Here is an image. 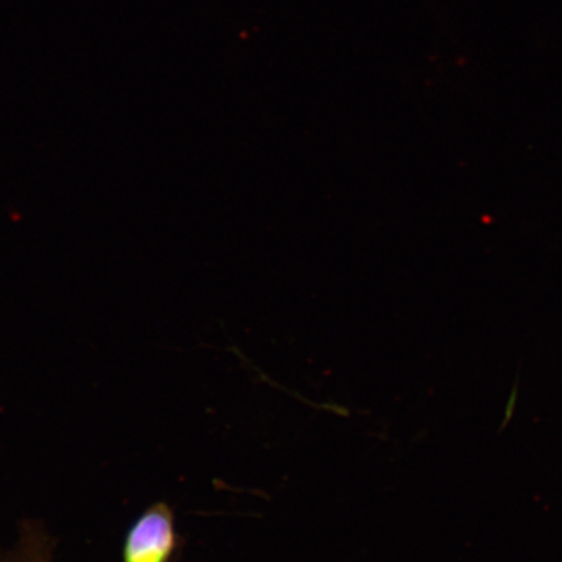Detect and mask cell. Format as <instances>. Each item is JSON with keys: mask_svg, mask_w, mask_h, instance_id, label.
<instances>
[{"mask_svg": "<svg viewBox=\"0 0 562 562\" xmlns=\"http://www.w3.org/2000/svg\"><path fill=\"white\" fill-rule=\"evenodd\" d=\"M181 546L173 509L165 502L154 503L126 532L123 562H173Z\"/></svg>", "mask_w": 562, "mask_h": 562, "instance_id": "1", "label": "cell"}, {"mask_svg": "<svg viewBox=\"0 0 562 562\" xmlns=\"http://www.w3.org/2000/svg\"><path fill=\"white\" fill-rule=\"evenodd\" d=\"M55 542L38 521L21 524L20 539L12 551H0V562H52Z\"/></svg>", "mask_w": 562, "mask_h": 562, "instance_id": "2", "label": "cell"}]
</instances>
